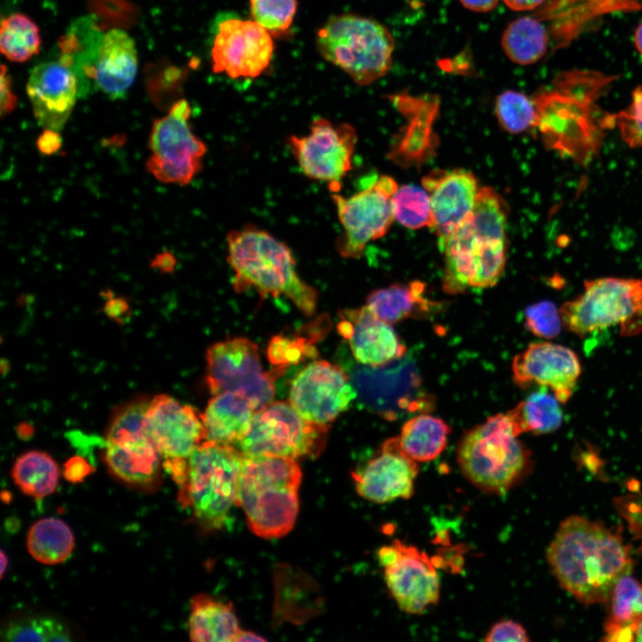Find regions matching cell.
<instances>
[{"mask_svg": "<svg viewBox=\"0 0 642 642\" xmlns=\"http://www.w3.org/2000/svg\"><path fill=\"white\" fill-rule=\"evenodd\" d=\"M138 67L134 39L121 29L103 34L94 68L93 79L111 99L124 97L131 87Z\"/></svg>", "mask_w": 642, "mask_h": 642, "instance_id": "obj_25", "label": "cell"}, {"mask_svg": "<svg viewBox=\"0 0 642 642\" xmlns=\"http://www.w3.org/2000/svg\"><path fill=\"white\" fill-rule=\"evenodd\" d=\"M501 45L512 62L530 65L545 55L548 36L544 25L538 20L522 17L508 24L502 35Z\"/></svg>", "mask_w": 642, "mask_h": 642, "instance_id": "obj_34", "label": "cell"}, {"mask_svg": "<svg viewBox=\"0 0 642 642\" xmlns=\"http://www.w3.org/2000/svg\"><path fill=\"white\" fill-rule=\"evenodd\" d=\"M41 39L37 24L23 13H13L2 20L0 49L10 61L23 62L37 54Z\"/></svg>", "mask_w": 642, "mask_h": 642, "instance_id": "obj_36", "label": "cell"}, {"mask_svg": "<svg viewBox=\"0 0 642 642\" xmlns=\"http://www.w3.org/2000/svg\"><path fill=\"white\" fill-rule=\"evenodd\" d=\"M560 312L564 326L586 336L618 325L621 335L642 331V279L601 277L586 281L583 292L565 302Z\"/></svg>", "mask_w": 642, "mask_h": 642, "instance_id": "obj_8", "label": "cell"}, {"mask_svg": "<svg viewBox=\"0 0 642 642\" xmlns=\"http://www.w3.org/2000/svg\"><path fill=\"white\" fill-rule=\"evenodd\" d=\"M190 115V104L181 99L153 122L146 169L162 183L185 185L202 169L207 145L193 132Z\"/></svg>", "mask_w": 642, "mask_h": 642, "instance_id": "obj_12", "label": "cell"}, {"mask_svg": "<svg viewBox=\"0 0 642 642\" xmlns=\"http://www.w3.org/2000/svg\"><path fill=\"white\" fill-rule=\"evenodd\" d=\"M513 379L525 388L539 385L565 403L572 397L581 374L579 357L572 350L548 342L531 343L514 358Z\"/></svg>", "mask_w": 642, "mask_h": 642, "instance_id": "obj_19", "label": "cell"}, {"mask_svg": "<svg viewBox=\"0 0 642 642\" xmlns=\"http://www.w3.org/2000/svg\"><path fill=\"white\" fill-rule=\"evenodd\" d=\"M394 38L382 23L354 14L331 16L317 34L324 59L367 86L390 70Z\"/></svg>", "mask_w": 642, "mask_h": 642, "instance_id": "obj_7", "label": "cell"}, {"mask_svg": "<svg viewBox=\"0 0 642 642\" xmlns=\"http://www.w3.org/2000/svg\"><path fill=\"white\" fill-rule=\"evenodd\" d=\"M506 219L503 198L490 186L481 187L471 215L439 244L448 293L488 288L499 281L506 261Z\"/></svg>", "mask_w": 642, "mask_h": 642, "instance_id": "obj_2", "label": "cell"}, {"mask_svg": "<svg viewBox=\"0 0 642 642\" xmlns=\"http://www.w3.org/2000/svg\"><path fill=\"white\" fill-rule=\"evenodd\" d=\"M484 640L486 642H526L529 641V638L525 629L520 623L512 620H504L490 628Z\"/></svg>", "mask_w": 642, "mask_h": 642, "instance_id": "obj_43", "label": "cell"}, {"mask_svg": "<svg viewBox=\"0 0 642 642\" xmlns=\"http://www.w3.org/2000/svg\"><path fill=\"white\" fill-rule=\"evenodd\" d=\"M635 640L637 641H642V621L638 624L636 633H635Z\"/></svg>", "mask_w": 642, "mask_h": 642, "instance_id": "obj_54", "label": "cell"}, {"mask_svg": "<svg viewBox=\"0 0 642 642\" xmlns=\"http://www.w3.org/2000/svg\"><path fill=\"white\" fill-rule=\"evenodd\" d=\"M537 128L544 144L561 155L587 162L599 149L605 126L598 122L588 96L543 92L533 99Z\"/></svg>", "mask_w": 642, "mask_h": 642, "instance_id": "obj_9", "label": "cell"}, {"mask_svg": "<svg viewBox=\"0 0 642 642\" xmlns=\"http://www.w3.org/2000/svg\"><path fill=\"white\" fill-rule=\"evenodd\" d=\"M11 79L7 72V67L5 65L1 66V116H4L12 112L17 103L16 95L13 94L11 87Z\"/></svg>", "mask_w": 642, "mask_h": 642, "instance_id": "obj_45", "label": "cell"}, {"mask_svg": "<svg viewBox=\"0 0 642 642\" xmlns=\"http://www.w3.org/2000/svg\"><path fill=\"white\" fill-rule=\"evenodd\" d=\"M305 342L303 338L292 340L283 336L274 337L268 349V358L276 367L285 370L288 365L300 361L301 357L313 350H308Z\"/></svg>", "mask_w": 642, "mask_h": 642, "instance_id": "obj_42", "label": "cell"}, {"mask_svg": "<svg viewBox=\"0 0 642 642\" xmlns=\"http://www.w3.org/2000/svg\"><path fill=\"white\" fill-rule=\"evenodd\" d=\"M103 461L114 478L133 489L152 492L160 483L162 459L146 428L107 431Z\"/></svg>", "mask_w": 642, "mask_h": 642, "instance_id": "obj_21", "label": "cell"}, {"mask_svg": "<svg viewBox=\"0 0 642 642\" xmlns=\"http://www.w3.org/2000/svg\"><path fill=\"white\" fill-rule=\"evenodd\" d=\"M417 463L404 451L399 436L390 438L377 455L352 473L356 490L361 498L379 504L408 499L415 491Z\"/></svg>", "mask_w": 642, "mask_h": 642, "instance_id": "obj_20", "label": "cell"}, {"mask_svg": "<svg viewBox=\"0 0 642 642\" xmlns=\"http://www.w3.org/2000/svg\"><path fill=\"white\" fill-rule=\"evenodd\" d=\"M26 89L37 123L45 129L60 131L79 93L72 69L59 59L42 62L30 71Z\"/></svg>", "mask_w": 642, "mask_h": 642, "instance_id": "obj_22", "label": "cell"}, {"mask_svg": "<svg viewBox=\"0 0 642 642\" xmlns=\"http://www.w3.org/2000/svg\"><path fill=\"white\" fill-rule=\"evenodd\" d=\"M188 630L193 641L229 642L235 641L240 628L230 604L198 594L190 603Z\"/></svg>", "mask_w": 642, "mask_h": 642, "instance_id": "obj_27", "label": "cell"}, {"mask_svg": "<svg viewBox=\"0 0 642 642\" xmlns=\"http://www.w3.org/2000/svg\"><path fill=\"white\" fill-rule=\"evenodd\" d=\"M58 132L53 129H45L38 136L37 147L42 154L49 156L56 153L61 149L62 140Z\"/></svg>", "mask_w": 642, "mask_h": 642, "instance_id": "obj_46", "label": "cell"}, {"mask_svg": "<svg viewBox=\"0 0 642 642\" xmlns=\"http://www.w3.org/2000/svg\"><path fill=\"white\" fill-rule=\"evenodd\" d=\"M339 316L338 332L358 363L377 367L405 355L406 346L391 325L378 318L366 305L344 309Z\"/></svg>", "mask_w": 642, "mask_h": 642, "instance_id": "obj_24", "label": "cell"}, {"mask_svg": "<svg viewBox=\"0 0 642 642\" xmlns=\"http://www.w3.org/2000/svg\"><path fill=\"white\" fill-rule=\"evenodd\" d=\"M296 9L297 0H250L253 21L271 36L284 34L290 29Z\"/></svg>", "mask_w": 642, "mask_h": 642, "instance_id": "obj_39", "label": "cell"}, {"mask_svg": "<svg viewBox=\"0 0 642 642\" xmlns=\"http://www.w3.org/2000/svg\"><path fill=\"white\" fill-rule=\"evenodd\" d=\"M394 219L409 229L432 226V217L430 197L423 187L404 185L396 190L391 198Z\"/></svg>", "mask_w": 642, "mask_h": 642, "instance_id": "obj_37", "label": "cell"}, {"mask_svg": "<svg viewBox=\"0 0 642 642\" xmlns=\"http://www.w3.org/2000/svg\"><path fill=\"white\" fill-rule=\"evenodd\" d=\"M624 142L630 147H642V86L633 95L630 105L614 119Z\"/></svg>", "mask_w": 642, "mask_h": 642, "instance_id": "obj_41", "label": "cell"}, {"mask_svg": "<svg viewBox=\"0 0 642 642\" xmlns=\"http://www.w3.org/2000/svg\"><path fill=\"white\" fill-rule=\"evenodd\" d=\"M254 414L251 403L238 394L213 395L201 414L205 440L235 446L248 432Z\"/></svg>", "mask_w": 642, "mask_h": 642, "instance_id": "obj_26", "label": "cell"}, {"mask_svg": "<svg viewBox=\"0 0 642 642\" xmlns=\"http://www.w3.org/2000/svg\"><path fill=\"white\" fill-rule=\"evenodd\" d=\"M93 471V467L81 457H72L63 467L64 477L71 482H80Z\"/></svg>", "mask_w": 642, "mask_h": 642, "instance_id": "obj_44", "label": "cell"}, {"mask_svg": "<svg viewBox=\"0 0 642 642\" xmlns=\"http://www.w3.org/2000/svg\"><path fill=\"white\" fill-rule=\"evenodd\" d=\"M327 432L328 426L307 421L289 401H272L255 412L248 432L235 447L243 457H316Z\"/></svg>", "mask_w": 642, "mask_h": 642, "instance_id": "obj_11", "label": "cell"}, {"mask_svg": "<svg viewBox=\"0 0 642 642\" xmlns=\"http://www.w3.org/2000/svg\"><path fill=\"white\" fill-rule=\"evenodd\" d=\"M107 313L117 318L119 313H124L128 309V303L121 299H111L107 304Z\"/></svg>", "mask_w": 642, "mask_h": 642, "instance_id": "obj_50", "label": "cell"}, {"mask_svg": "<svg viewBox=\"0 0 642 642\" xmlns=\"http://www.w3.org/2000/svg\"><path fill=\"white\" fill-rule=\"evenodd\" d=\"M548 389L541 387L508 410L520 434H546L558 429L564 421L562 404Z\"/></svg>", "mask_w": 642, "mask_h": 642, "instance_id": "obj_33", "label": "cell"}, {"mask_svg": "<svg viewBox=\"0 0 642 642\" xmlns=\"http://www.w3.org/2000/svg\"><path fill=\"white\" fill-rule=\"evenodd\" d=\"M544 0H503V2L514 11L532 10L539 6Z\"/></svg>", "mask_w": 642, "mask_h": 642, "instance_id": "obj_49", "label": "cell"}, {"mask_svg": "<svg viewBox=\"0 0 642 642\" xmlns=\"http://www.w3.org/2000/svg\"><path fill=\"white\" fill-rule=\"evenodd\" d=\"M377 556L387 588L402 612L421 614L438 603V573L424 551L396 539L382 547Z\"/></svg>", "mask_w": 642, "mask_h": 642, "instance_id": "obj_15", "label": "cell"}, {"mask_svg": "<svg viewBox=\"0 0 642 642\" xmlns=\"http://www.w3.org/2000/svg\"><path fill=\"white\" fill-rule=\"evenodd\" d=\"M495 112L500 126L511 134L537 126L535 103L521 92L507 90L500 94L496 99Z\"/></svg>", "mask_w": 642, "mask_h": 642, "instance_id": "obj_38", "label": "cell"}, {"mask_svg": "<svg viewBox=\"0 0 642 642\" xmlns=\"http://www.w3.org/2000/svg\"><path fill=\"white\" fill-rule=\"evenodd\" d=\"M145 427L166 472L185 465L193 450L205 440L201 414L167 394L151 399Z\"/></svg>", "mask_w": 642, "mask_h": 642, "instance_id": "obj_17", "label": "cell"}, {"mask_svg": "<svg viewBox=\"0 0 642 642\" xmlns=\"http://www.w3.org/2000/svg\"><path fill=\"white\" fill-rule=\"evenodd\" d=\"M449 425L432 415L421 414L402 426L399 440L404 451L416 462L436 458L446 448Z\"/></svg>", "mask_w": 642, "mask_h": 642, "instance_id": "obj_30", "label": "cell"}, {"mask_svg": "<svg viewBox=\"0 0 642 642\" xmlns=\"http://www.w3.org/2000/svg\"><path fill=\"white\" fill-rule=\"evenodd\" d=\"M274 52L271 34L254 21L220 22L211 48L215 73L232 78H255L269 65Z\"/></svg>", "mask_w": 642, "mask_h": 642, "instance_id": "obj_18", "label": "cell"}, {"mask_svg": "<svg viewBox=\"0 0 642 642\" xmlns=\"http://www.w3.org/2000/svg\"><path fill=\"white\" fill-rule=\"evenodd\" d=\"M547 558L560 586L587 605L608 601L616 582L633 565L621 536L578 515L561 523Z\"/></svg>", "mask_w": 642, "mask_h": 642, "instance_id": "obj_1", "label": "cell"}, {"mask_svg": "<svg viewBox=\"0 0 642 642\" xmlns=\"http://www.w3.org/2000/svg\"><path fill=\"white\" fill-rule=\"evenodd\" d=\"M5 641H70L67 623L58 616L45 613H23L5 621L1 629Z\"/></svg>", "mask_w": 642, "mask_h": 642, "instance_id": "obj_35", "label": "cell"}, {"mask_svg": "<svg viewBox=\"0 0 642 642\" xmlns=\"http://www.w3.org/2000/svg\"><path fill=\"white\" fill-rule=\"evenodd\" d=\"M11 476L24 494L41 498L55 491L60 471L57 463L48 453L29 450L16 458L11 469Z\"/></svg>", "mask_w": 642, "mask_h": 642, "instance_id": "obj_32", "label": "cell"}, {"mask_svg": "<svg viewBox=\"0 0 642 642\" xmlns=\"http://www.w3.org/2000/svg\"><path fill=\"white\" fill-rule=\"evenodd\" d=\"M284 370L265 371L258 346L244 337H234L210 345L206 353V382L215 395L233 392L245 398L255 412L271 403L275 380Z\"/></svg>", "mask_w": 642, "mask_h": 642, "instance_id": "obj_10", "label": "cell"}, {"mask_svg": "<svg viewBox=\"0 0 642 642\" xmlns=\"http://www.w3.org/2000/svg\"><path fill=\"white\" fill-rule=\"evenodd\" d=\"M524 325L534 335L545 339L557 336L564 326L560 309L548 300H542L526 308Z\"/></svg>", "mask_w": 642, "mask_h": 642, "instance_id": "obj_40", "label": "cell"}, {"mask_svg": "<svg viewBox=\"0 0 642 642\" xmlns=\"http://www.w3.org/2000/svg\"><path fill=\"white\" fill-rule=\"evenodd\" d=\"M634 43L637 50L642 54V21L635 30Z\"/></svg>", "mask_w": 642, "mask_h": 642, "instance_id": "obj_52", "label": "cell"}, {"mask_svg": "<svg viewBox=\"0 0 642 642\" xmlns=\"http://www.w3.org/2000/svg\"><path fill=\"white\" fill-rule=\"evenodd\" d=\"M243 456L232 445L204 440L188 457L178 502L206 531L223 528L237 506Z\"/></svg>", "mask_w": 642, "mask_h": 642, "instance_id": "obj_6", "label": "cell"}, {"mask_svg": "<svg viewBox=\"0 0 642 642\" xmlns=\"http://www.w3.org/2000/svg\"><path fill=\"white\" fill-rule=\"evenodd\" d=\"M608 601L604 640L634 641L642 621V583L630 574L624 575L614 585Z\"/></svg>", "mask_w": 642, "mask_h": 642, "instance_id": "obj_29", "label": "cell"}, {"mask_svg": "<svg viewBox=\"0 0 642 642\" xmlns=\"http://www.w3.org/2000/svg\"><path fill=\"white\" fill-rule=\"evenodd\" d=\"M508 411L491 416L461 438L457 458L465 477L485 493L503 495L528 475L530 450Z\"/></svg>", "mask_w": 642, "mask_h": 642, "instance_id": "obj_5", "label": "cell"}, {"mask_svg": "<svg viewBox=\"0 0 642 642\" xmlns=\"http://www.w3.org/2000/svg\"><path fill=\"white\" fill-rule=\"evenodd\" d=\"M301 471L296 459L277 456L243 457L237 506L251 531L264 539L280 538L294 525Z\"/></svg>", "mask_w": 642, "mask_h": 642, "instance_id": "obj_4", "label": "cell"}, {"mask_svg": "<svg viewBox=\"0 0 642 642\" xmlns=\"http://www.w3.org/2000/svg\"><path fill=\"white\" fill-rule=\"evenodd\" d=\"M464 7L477 12H487L494 9L499 0H459Z\"/></svg>", "mask_w": 642, "mask_h": 642, "instance_id": "obj_48", "label": "cell"}, {"mask_svg": "<svg viewBox=\"0 0 642 642\" xmlns=\"http://www.w3.org/2000/svg\"><path fill=\"white\" fill-rule=\"evenodd\" d=\"M226 251L237 292L251 289L262 298L284 295L304 314L315 312L317 291L298 276L293 254L284 243L249 224L227 234Z\"/></svg>", "mask_w": 642, "mask_h": 642, "instance_id": "obj_3", "label": "cell"}, {"mask_svg": "<svg viewBox=\"0 0 642 642\" xmlns=\"http://www.w3.org/2000/svg\"><path fill=\"white\" fill-rule=\"evenodd\" d=\"M265 638L254 632L240 630L235 641H263Z\"/></svg>", "mask_w": 642, "mask_h": 642, "instance_id": "obj_51", "label": "cell"}, {"mask_svg": "<svg viewBox=\"0 0 642 642\" xmlns=\"http://www.w3.org/2000/svg\"><path fill=\"white\" fill-rule=\"evenodd\" d=\"M357 395L349 374L340 366L316 360L295 375L288 401L307 421L328 426Z\"/></svg>", "mask_w": 642, "mask_h": 642, "instance_id": "obj_16", "label": "cell"}, {"mask_svg": "<svg viewBox=\"0 0 642 642\" xmlns=\"http://www.w3.org/2000/svg\"><path fill=\"white\" fill-rule=\"evenodd\" d=\"M176 263L177 260L175 256L171 252L166 251L158 253L152 260L151 266L152 268H156L160 272L169 273L174 270Z\"/></svg>", "mask_w": 642, "mask_h": 642, "instance_id": "obj_47", "label": "cell"}, {"mask_svg": "<svg viewBox=\"0 0 642 642\" xmlns=\"http://www.w3.org/2000/svg\"><path fill=\"white\" fill-rule=\"evenodd\" d=\"M357 139L351 125H334L317 118L312 121L308 135L290 136L287 144L307 177L325 182L331 193H339L342 180L352 168Z\"/></svg>", "mask_w": 642, "mask_h": 642, "instance_id": "obj_14", "label": "cell"}, {"mask_svg": "<svg viewBox=\"0 0 642 642\" xmlns=\"http://www.w3.org/2000/svg\"><path fill=\"white\" fill-rule=\"evenodd\" d=\"M422 184L430 197L431 228L440 244L471 215L480 188L472 172L459 169L432 171Z\"/></svg>", "mask_w": 642, "mask_h": 642, "instance_id": "obj_23", "label": "cell"}, {"mask_svg": "<svg viewBox=\"0 0 642 642\" xmlns=\"http://www.w3.org/2000/svg\"><path fill=\"white\" fill-rule=\"evenodd\" d=\"M8 567V557L4 554V550L1 551V578L4 577V572Z\"/></svg>", "mask_w": 642, "mask_h": 642, "instance_id": "obj_53", "label": "cell"}, {"mask_svg": "<svg viewBox=\"0 0 642 642\" xmlns=\"http://www.w3.org/2000/svg\"><path fill=\"white\" fill-rule=\"evenodd\" d=\"M74 534L62 520L46 517L34 523L27 535L30 556L45 564H57L67 560L74 547Z\"/></svg>", "mask_w": 642, "mask_h": 642, "instance_id": "obj_31", "label": "cell"}, {"mask_svg": "<svg viewBox=\"0 0 642 642\" xmlns=\"http://www.w3.org/2000/svg\"><path fill=\"white\" fill-rule=\"evenodd\" d=\"M425 285L419 281L391 284L373 291L366 306L381 320L394 325L409 317H423L436 306L424 296Z\"/></svg>", "mask_w": 642, "mask_h": 642, "instance_id": "obj_28", "label": "cell"}, {"mask_svg": "<svg viewBox=\"0 0 642 642\" xmlns=\"http://www.w3.org/2000/svg\"><path fill=\"white\" fill-rule=\"evenodd\" d=\"M398 185L389 176H379L350 196L331 193L342 233L336 240L338 253L358 259L371 241L383 236L394 220L391 198Z\"/></svg>", "mask_w": 642, "mask_h": 642, "instance_id": "obj_13", "label": "cell"}]
</instances>
